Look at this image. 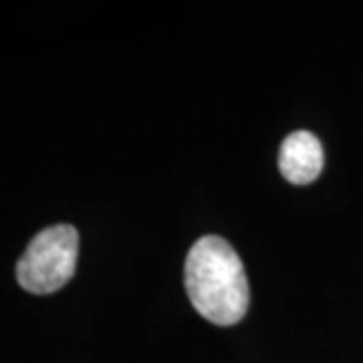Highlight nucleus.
Instances as JSON below:
<instances>
[{"label":"nucleus","instance_id":"nucleus-3","mask_svg":"<svg viewBox=\"0 0 363 363\" xmlns=\"http://www.w3.org/2000/svg\"><path fill=\"white\" fill-rule=\"evenodd\" d=\"M325 154L321 142L309 131H295L286 135L279 154V168L286 182L307 186L323 172Z\"/></svg>","mask_w":363,"mask_h":363},{"label":"nucleus","instance_id":"nucleus-1","mask_svg":"<svg viewBox=\"0 0 363 363\" xmlns=\"http://www.w3.org/2000/svg\"><path fill=\"white\" fill-rule=\"evenodd\" d=\"M186 293L210 323L228 327L248 311V281L242 260L220 236H202L190 248L184 267Z\"/></svg>","mask_w":363,"mask_h":363},{"label":"nucleus","instance_id":"nucleus-2","mask_svg":"<svg viewBox=\"0 0 363 363\" xmlns=\"http://www.w3.org/2000/svg\"><path fill=\"white\" fill-rule=\"evenodd\" d=\"M79 234L71 224L40 230L16 262V281L33 295H51L73 279L77 269Z\"/></svg>","mask_w":363,"mask_h":363}]
</instances>
